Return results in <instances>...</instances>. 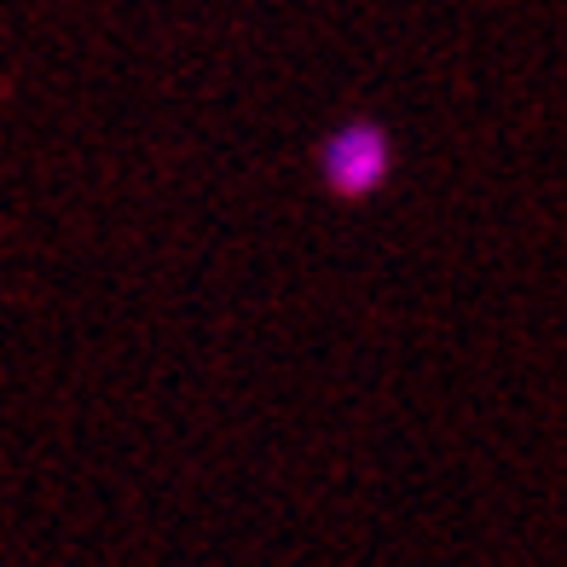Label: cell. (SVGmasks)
<instances>
[{"mask_svg":"<svg viewBox=\"0 0 567 567\" xmlns=\"http://www.w3.org/2000/svg\"><path fill=\"white\" fill-rule=\"evenodd\" d=\"M389 174H394V140L382 122L353 116L319 145V179L337 197H371L389 186Z\"/></svg>","mask_w":567,"mask_h":567,"instance_id":"6da1fadb","label":"cell"}]
</instances>
